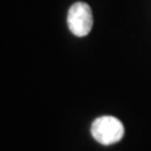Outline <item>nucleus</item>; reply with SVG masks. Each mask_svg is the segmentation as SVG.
I'll return each mask as SVG.
<instances>
[{
    "mask_svg": "<svg viewBox=\"0 0 151 151\" xmlns=\"http://www.w3.org/2000/svg\"><path fill=\"white\" fill-rule=\"evenodd\" d=\"M91 134L92 137L101 145H112L124 137L125 127L116 117L101 116L92 122Z\"/></svg>",
    "mask_w": 151,
    "mask_h": 151,
    "instance_id": "1",
    "label": "nucleus"
},
{
    "mask_svg": "<svg viewBox=\"0 0 151 151\" xmlns=\"http://www.w3.org/2000/svg\"><path fill=\"white\" fill-rule=\"evenodd\" d=\"M67 24L76 37H86L93 27L92 9L87 3L77 1L68 10Z\"/></svg>",
    "mask_w": 151,
    "mask_h": 151,
    "instance_id": "2",
    "label": "nucleus"
}]
</instances>
